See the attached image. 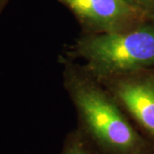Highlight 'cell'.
<instances>
[{"label":"cell","instance_id":"6","mask_svg":"<svg viewBox=\"0 0 154 154\" xmlns=\"http://www.w3.org/2000/svg\"><path fill=\"white\" fill-rule=\"evenodd\" d=\"M154 23V0H123Z\"/></svg>","mask_w":154,"mask_h":154},{"label":"cell","instance_id":"3","mask_svg":"<svg viewBox=\"0 0 154 154\" xmlns=\"http://www.w3.org/2000/svg\"><path fill=\"white\" fill-rule=\"evenodd\" d=\"M97 80L138 129L154 142V65Z\"/></svg>","mask_w":154,"mask_h":154},{"label":"cell","instance_id":"4","mask_svg":"<svg viewBox=\"0 0 154 154\" xmlns=\"http://www.w3.org/2000/svg\"><path fill=\"white\" fill-rule=\"evenodd\" d=\"M73 14L81 33L125 32L149 22L123 0H57Z\"/></svg>","mask_w":154,"mask_h":154},{"label":"cell","instance_id":"7","mask_svg":"<svg viewBox=\"0 0 154 154\" xmlns=\"http://www.w3.org/2000/svg\"><path fill=\"white\" fill-rule=\"evenodd\" d=\"M9 2H10V0H0V15L3 12V11L5 9V7L9 4Z\"/></svg>","mask_w":154,"mask_h":154},{"label":"cell","instance_id":"1","mask_svg":"<svg viewBox=\"0 0 154 154\" xmlns=\"http://www.w3.org/2000/svg\"><path fill=\"white\" fill-rule=\"evenodd\" d=\"M63 86L77 128L100 154H154V142L134 124L113 95L82 63L63 56Z\"/></svg>","mask_w":154,"mask_h":154},{"label":"cell","instance_id":"5","mask_svg":"<svg viewBox=\"0 0 154 154\" xmlns=\"http://www.w3.org/2000/svg\"><path fill=\"white\" fill-rule=\"evenodd\" d=\"M59 154H100L78 128L68 133Z\"/></svg>","mask_w":154,"mask_h":154},{"label":"cell","instance_id":"2","mask_svg":"<svg viewBox=\"0 0 154 154\" xmlns=\"http://www.w3.org/2000/svg\"><path fill=\"white\" fill-rule=\"evenodd\" d=\"M61 56L82 60L96 79L153 66L154 23L146 22L121 33H81Z\"/></svg>","mask_w":154,"mask_h":154}]
</instances>
